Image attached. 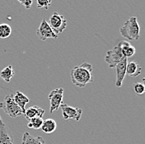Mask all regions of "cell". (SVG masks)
<instances>
[{
  "mask_svg": "<svg viewBox=\"0 0 145 144\" xmlns=\"http://www.w3.org/2000/svg\"><path fill=\"white\" fill-rule=\"evenodd\" d=\"M14 75H15V72L13 70V67L12 65H8L0 71V78L3 79L5 82L9 83L12 80V78L14 76Z\"/></svg>",
  "mask_w": 145,
  "mask_h": 144,
  "instance_id": "cell-17",
  "label": "cell"
},
{
  "mask_svg": "<svg viewBox=\"0 0 145 144\" xmlns=\"http://www.w3.org/2000/svg\"><path fill=\"white\" fill-rule=\"evenodd\" d=\"M118 46L120 48L121 52L125 58H129L134 56L136 53V49L134 46H132L128 41H120L118 43Z\"/></svg>",
  "mask_w": 145,
  "mask_h": 144,
  "instance_id": "cell-11",
  "label": "cell"
},
{
  "mask_svg": "<svg viewBox=\"0 0 145 144\" xmlns=\"http://www.w3.org/2000/svg\"><path fill=\"white\" fill-rule=\"evenodd\" d=\"M142 73V67L135 61L128 62L126 65V74L130 77H137Z\"/></svg>",
  "mask_w": 145,
  "mask_h": 144,
  "instance_id": "cell-13",
  "label": "cell"
},
{
  "mask_svg": "<svg viewBox=\"0 0 145 144\" xmlns=\"http://www.w3.org/2000/svg\"><path fill=\"white\" fill-rule=\"evenodd\" d=\"M59 108H61L63 119L65 120L72 119L75 121H79L81 119L82 114V108L72 107L67 104H62Z\"/></svg>",
  "mask_w": 145,
  "mask_h": 144,
  "instance_id": "cell-7",
  "label": "cell"
},
{
  "mask_svg": "<svg viewBox=\"0 0 145 144\" xmlns=\"http://www.w3.org/2000/svg\"><path fill=\"white\" fill-rule=\"evenodd\" d=\"M63 88H58L53 90L48 96V99L50 100V112L52 114L53 112L58 110L60 105L63 104Z\"/></svg>",
  "mask_w": 145,
  "mask_h": 144,
  "instance_id": "cell-6",
  "label": "cell"
},
{
  "mask_svg": "<svg viewBox=\"0 0 145 144\" xmlns=\"http://www.w3.org/2000/svg\"><path fill=\"white\" fill-rule=\"evenodd\" d=\"M23 114L27 120H30L33 118L36 117L43 118L44 114H45V110L36 105H34V106H31L27 108Z\"/></svg>",
  "mask_w": 145,
  "mask_h": 144,
  "instance_id": "cell-12",
  "label": "cell"
},
{
  "mask_svg": "<svg viewBox=\"0 0 145 144\" xmlns=\"http://www.w3.org/2000/svg\"><path fill=\"white\" fill-rule=\"evenodd\" d=\"M12 34V27L7 23L0 24V38H8Z\"/></svg>",
  "mask_w": 145,
  "mask_h": 144,
  "instance_id": "cell-19",
  "label": "cell"
},
{
  "mask_svg": "<svg viewBox=\"0 0 145 144\" xmlns=\"http://www.w3.org/2000/svg\"><path fill=\"white\" fill-rule=\"evenodd\" d=\"M48 23L56 35L62 33L67 27V21L65 18L56 12L50 16Z\"/></svg>",
  "mask_w": 145,
  "mask_h": 144,
  "instance_id": "cell-4",
  "label": "cell"
},
{
  "mask_svg": "<svg viewBox=\"0 0 145 144\" xmlns=\"http://www.w3.org/2000/svg\"><path fill=\"white\" fill-rule=\"evenodd\" d=\"M22 144H46L45 139L42 137L37 136L34 137L28 132L24 133L22 136Z\"/></svg>",
  "mask_w": 145,
  "mask_h": 144,
  "instance_id": "cell-14",
  "label": "cell"
},
{
  "mask_svg": "<svg viewBox=\"0 0 145 144\" xmlns=\"http://www.w3.org/2000/svg\"><path fill=\"white\" fill-rule=\"evenodd\" d=\"M36 35L38 36V38L41 41H46L49 38L56 39L58 37V36L53 32V30L51 29V27L48 23V22L45 20V18L42 19L40 27L37 29Z\"/></svg>",
  "mask_w": 145,
  "mask_h": 144,
  "instance_id": "cell-8",
  "label": "cell"
},
{
  "mask_svg": "<svg viewBox=\"0 0 145 144\" xmlns=\"http://www.w3.org/2000/svg\"><path fill=\"white\" fill-rule=\"evenodd\" d=\"M43 124V118H33L29 120L27 127L28 128H32V129H40Z\"/></svg>",
  "mask_w": 145,
  "mask_h": 144,
  "instance_id": "cell-18",
  "label": "cell"
},
{
  "mask_svg": "<svg viewBox=\"0 0 145 144\" xmlns=\"http://www.w3.org/2000/svg\"><path fill=\"white\" fill-rule=\"evenodd\" d=\"M0 144H14V140L8 126L0 116Z\"/></svg>",
  "mask_w": 145,
  "mask_h": 144,
  "instance_id": "cell-9",
  "label": "cell"
},
{
  "mask_svg": "<svg viewBox=\"0 0 145 144\" xmlns=\"http://www.w3.org/2000/svg\"><path fill=\"white\" fill-rule=\"evenodd\" d=\"M41 130L46 133V134H50L54 133V131L57 128V124L53 118H47L45 120H43V124L41 126Z\"/></svg>",
  "mask_w": 145,
  "mask_h": 144,
  "instance_id": "cell-16",
  "label": "cell"
},
{
  "mask_svg": "<svg viewBox=\"0 0 145 144\" xmlns=\"http://www.w3.org/2000/svg\"><path fill=\"white\" fill-rule=\"evenodd\" d=\"M18 1L27 9H31L32 6V0H18Z\"/></svg>",
  "mask_w": 145,
  "mask_h": 144,
  "instance_id": "cell-22",
  "label": "cell"
},
{
  "mask_svg": "<svg viewBox=\"0 0 145 144\" xmlns=\"http://www.w3.org/2000/svg\"><path fill=\"white\" fill-rule=\"evenodd\" d=\"M124 58H125V56L122 54L120 48L118 46H116L113 49L107 51V52L106 54V56H105V61L107 63L109 67L113 69Z\"/></svg>",
  "mask_w": 145,
  "mask_h": 144,
  "instance_id": "cell-5",
  "label": "cell"
},
{
  "mask_svg": "<svg viewBox=\"0 0 145 144\" xmlns=\"http://www.w3.org/2000/svg\"><path fill=\"white\" fill-rule=\"evenodd\" d=\"M36 1H37V0H36Z\"/></svg>",
  "mask_w": 145,
  "mask_h": 144,
  "instance_id": "cell-23",
  "label": "cell"
},
{
  "mask_svg": "<svg viewBox=\"0 0 145 144\" xmlns=\"http://www.w3.org/2000/svg\"><path fill=\"white\" fill-rule=\"evenodd\" d=\"M13 99L24 114V112L26 110V105H27V104L29 103V99L27 98V95H25L24 94H22L20 91H17L15 93V94H13Z\"/></svg>",
  "mask_w": 145,
  "mask_h": 144,
  "instance_id": "cell-15",
  "label": "cell"
},
{
  "mask_svg": "<svg viewBox=\"0 0 145 144\" xmlns=\"http://www.w3.org/2000/svg\"><path fill=\"white\" fill-rule=\"evenodd\" d=\"M0 108H2L3 112L11 118H17L23 114L22 110L14 101L13 94L5 96L3 102L0 103Z\"/></svg>",
  "mask_w": 145,
  "mask_h": 144,
  "instance_id": "cell-3",
  "label": "cell"
},
{
  "mask_svg": "<svg viewBox=\"0 0 145 144\" xmlns=\"http://www.w3.org/2000/svg\"><path fill=\"white\" fill-rule=\"evenodd\" d=\"M92 71L93 66L88 62H83L80 65L73 67L70 72L72 83L79 88H83L86 86V85L92 83Z\"/></svg>",
  "mask_w": 145,
  "mask_h": 144,
  "instance_id": "cell-1",
  "label": "cell"
},
{
  "mask_svg": "<svg viewBox=\"0 0 145 144\" xmlns=\"http://www.w3.org/2000/svg\"><path fill=\"white\" fill-rule=\"evenodd\" d=\"M52 0H37V8L38 9H48V8L51 5Z\"/></svg>",
  "mask_w": 145,
  "mask_h": 144,
  "instance_id": "cell-21",
  "label": "cell"
},
{
  "mask_svg": "<svg viewBox=\"0 0 145 144\" xmlns=\"http://www.w3.org/2000/svg\"><path fill=\"white\" fill-rule=\"evenodd\" d=\"M128 63V59L124 58L115 67L116 72V85L118 88H120L122 86L124 79L126 75V65Z\"/></svg>",
  "mask_w": 145,
  "mask_h": 144,
  "instance_id": "cell-10",
  "label": "cell"
},
{
  "mask_svg": "<svg viewBox=\"0 0 145 144\" xmlns=\"http://www.w3.org/2000/svg\"><path fill=\"white\" fill-rule=\"evenodd\" d=\"M134 90L138 95H142L145 92V85L142 82H137L134 85Z\"/></svg>",
  "mask_w": 145,
  "mask_h": 144,
  "instance_id": "cell-20",
  "label": "cell"
},
{
  "mask_svg": "<svg viewBox=\"0 0 145 144\" xmlns=\"http://www.w3.org/2000/svg\"><path fill=\"white\" fill-rule=\"evenodd\" d=\"M139 32L140 27L138 22V18L135 16L129 18L120 30L121 36L128 40H138L140 37Z\"/></svg>",
  "mask_w": 145,
  "mask_h": 144,
  "instance_id": "cell-2",
  "label": "cell"
}]
</instances>
